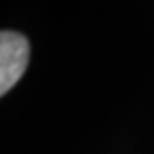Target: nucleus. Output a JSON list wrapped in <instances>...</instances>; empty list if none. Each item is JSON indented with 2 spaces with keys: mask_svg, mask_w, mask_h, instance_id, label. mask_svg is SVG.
<instances>
[{
  "mask_svg": "<svg viewBox=\"0 0 154 154\" xmlns=\"http://www.w3.org/2000/svg\"><path fill=\"white\" fill-rule=\"evenodd\" d=\"M30 60V43L17 32L0 34V95H6L24 74Z\"/></svg>",
  "mask_w": 154,
  "mask_h": 154,
  "instance_id": "nucleus-1",
  "label": "nucleus"
}]
</instances>
